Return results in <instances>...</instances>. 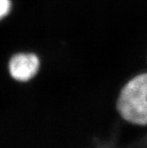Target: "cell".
I'll return each instance as SVG.
<instances>
[{"label": "cell", "instance_id": "1", "mask_svg": "<svg viewBox=\"0 0 147 148\" xmlns=\"http://www.w3.org/2000/svg\"><path fill=\"white\" fill-rule=\"evenodd\" d=\"M116 110L127 122L147 125V72L137 74L122 86L118 96Z\"/></svg>", "mask_w": 147, "mask_h": 148}, {"label": "cell", "instance_id": "2", "mask_svg": "<svg viewBox=\"0 0 147 148\" xmlns=\"http://www.w3.org/2000/svg\"><path fill=\"white\" fill-rule=\"evenodd\" d=\"M41 60L33 53H21L11 57L8 71L15 81L27 82L36 77L41 69Z\"/></svg>", "mask_w": 147, "mask_h": 148}, {"label": "cell", "instance_id": "3", "mask_svg": "<svg viewBox=\"0 0 147 148\" xmlns=\"http://www.w3.org/2000/svg\"><path fill=\"white\" fill-rule=\"evenodd\" d=\"M11 10V0H0V21L7 16Z\"/></svg>", "mask_w": 147, "mask_h": 148}]
</instances>
